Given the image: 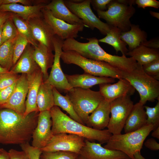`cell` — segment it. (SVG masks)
Segmentation results:
<instances>
[{
	"instance_id": "1",
	"label": "cell",
	"mask_w": 159,
	"mask_h": 159,
	"mask_svg": "<svg viewBox=\"0 0 159 159\" xmlns=\"http://www.w3.org/2000/svg\"><path fill=\"white\" fill-rule=\"evenodd\" d=\"M39 113L33 112L25 117L11 109L0 108V143L20 145L29 142Z\"/></svg>"
},
{
	"instance_id": "2",
	"label": "cell",
	"mask_w": 159,
	"mask_h": 159,
	"mask_svg": "<svg viewBox=\"0 0 159 159\" xmlns=\"http://www.w3.org/2000/svg\"><path fill=\"white\" fill-rule=\"evenodd\" d=\"M88 42H79L74 38L67 40L64 44L66 50H72L87 58L103 61L124 72H129L135 69L137 63L132 57H127L113 55L105 52L100 45L95 37L86 39Z\"/></svg>"
},
{
	"instance_id": "3",
	"label": "cell",
	"mask_w": 159,
	"mask_h": 159,
	"mask_svg": "<svg viewBox=\"0 0 159 159\" xmlns=\"http://www.w3.org/2000/svg\"><path fill=\"white\" fill-rule=\"evenodd\" d=\"M50 112L53 135L60 133L74 134L91 142L97 140L101 144L107 143L112 135L107 129L95 130L74 120L57 106L54 105Z\"/></svg>"
},
{
	"instance_id": "4",
	"label": "cell",
	"mask_w": 159,
	"mask_h": 159,
	"mask_svg": "<svg viewBox=\"0 0 159 159\" xmlns=\"http://www.w3.org/2000/svg\"><path fill=\"white\" fill-rule=\"evenodd\" d=\"M63 62L73 64L82 68L85 73L99 77L123 78V72L109 64L85 57L72 50L62 51L60 56Z\"/></svg>"
},
{
	"instance_id": "5",
	"label": "cell",
	"mask_w": 159,
	"mask_h": 159,
	"mask_svg": "<svg viewBox=\"0 0 159 159\" xmlns=\"http://www.w3.org/2000/svg\"><path fill=\"white\" fill-rule=\"evenodd\" d=\"M153 126L146 125L140 129L124 134L112 135L104 147L121 151L131 159L134 154L140 152L144 142L150 132L155 129Z\"/></svg>"
},
{
	"instance_id": "6",
	"label": "cell",
	"mask_w": 159,
	"mask_h": 159,
	"mask_svg": "<svg viewBox=\"0 0 159 159\" xmlns=\"http://www.w3.org/2000/svg\"><path fill=\"white\" fill-rule=\"evenodd\" d=\"M135 0H112L105 11H97L99 18L105 20L111 26L116 27L122 32L130 28V19L135 12L132 6Z\"/></svg>"
},
{
	"instance_id": "7",
	"label": "cell",
	"mask_w": 159,
	"mask_h": 159,
	"mask_svg": "<svg viewBox=\"0 0 159 159\" xmlns=\"http://www.w3.org/2000/svg\"><path fill=\"white\" fill-rule=\"evenodd\" d=\"M123 78L127 80L138 92L140 102L144 105L147 101L153 102L159 97V81L146 74L142 66L129 72H123Z\"/></svg>"
},
{
	"instance_id": "8",
	"label": "cell",
	"mask_w": 159,
	"mask_h": 159,
	"mask_svg": "<svg viewBox=\"0 0 159 159\" xmlns=\"http://www.w3.org/2000/svg\"><path fill=\"white\" fill-rule=\"evenodd\" d=\"M71 102L76 113L84 124L89 115L104 99L99 91L80 87L72 88L66 95Z\"/></svg>"
},
{
	"instance_id": "9",
	"label": "cell",
	"mask_w": 159,
	"mask_h": 159,
	"mask_svg": "<svg viewBox=\"0 0 159 159\" xmlns=\"http://www.w3.org/2000/svg\"><path fill=\"white\" fill-rule=\"evenodd\" d=\"M65 4L69 10L83 21L85 27L93 30L97 29L102 34L106 35L110 30L111 26L102 21L92 11L90 7L91 0L80 2L64 0Z\"/></svg>"
},
{
	"instance_id": "10",
	"label": "cell",
	"mask_w": 159,
	"mask_h": 159,
	"mask_svg": "<svg viewBox=\"0 0 159 159\" xmlns=\"http://www.w3.org/2000/svg\"><path fill=\"white\" fill-rule=\"evenodd\" d=\"M134 105L129 96L118 98L110 102L111 117L107 127L112 135L121 134Z\"/></svg>"
},
{
	"instance_id": "11",
	"label": "cell",
	"mask_w": 159,
	"mask_h": 159,
	"mask_svg": "<svg viewBox=\"0 0 159 159\" xmlns=\"http://www.w3.org/2000/svg\"><path fill=\"white\" fill-rule=\"evenodd\" d=\"M85 139L76 135L60 133L53 135L47 145L40 149L42 152H71L79 154L85 145Z\"/></svg>"
},
{
	"instance_id": "12",
	"label": "cell",
	"mask_w": 159,
	"mask_h": 159,
	"mask_svg": "<svg viewBox=\"0 0 159 159\" xmlns=\"http://www.w3.org/2000/svg\"><path fill=\"white\" fill-rule=\"evenodd\" d=\"M64 41L56 35L53 39L55 52L54 61L50 74L47 79L44 82L49 84L57 90L66 93L73 88L68 82L61 66L60 56L62 52Z\"/></svg>"
},
{
	"instance_id": "13",
	"label": "cell",
	"mask_w": 159,
	"mask_h": 159,
	"mask_svg": "<svg viewBox=\"0 0 159 159\" xmlns=\"http://www.w3.org/2000/svg\"><path fill=\"white\" fill-rule=\"evenodd\" d=\"M43 18L55 34L63 40L75 38L82 32L85 26L82 24H72L54 17L51 11L45 7L42 10Z\"/></svg>"
},
{
	"instance_id": "14",
	"label": "cell",
	"mask_w": 159,
	"mask_h": 159,
	"mask_svg": "<svg viewBox=\"0 0 159 159\" xmlns=\"http://www.w3.org/2000/svg\"><path fill=\"white\" fill-rule=\"evenodd\" d=\"M50 110L39 112L37 125L33 133L32 146L38 149L44 147L53 136Z\"/></svg>"
},
{
	"instance_id": "15",
	"label": "cell",
	"mask_w": 159,
	"mask_h": 159,
	"mask_svg": "<svg viewBox=\"0 0 159 159\" xmlns=\"http://www.w3.org/2000/svg\"><path fill=\"white\" fill-rule=\"evenodd\" d=\"M28 92L27 75L22 74L17 80L15 89L9 99L0 105V108L11 109L24 115L26 110L25 99Z\"/></svg>"
},
{
	"instance_id": "16",
	"label": "cell",
	"mask_w": 159,
	"mask_h": 159,
	"mask_svg": "<svg viewBox=\"0 0 159 159\" xmlns=\"http://www.w3.org/2000/svg\"><path fill=\"white\" fill-rule=\"evenodd\" d=\"M85 143L79 154L84 159H131L123 152L105 148L100 143L85 139Z\"/></svg>"
},
{
	"instance_id": "17",
	"label": "cell",
	"mask_w": 159,
	"mask_h": 159,
	"mask_svg": "<svg viewBox=\"0 0 159 159\" xmlns=\"http://www.w3.org/2000/svg\"><path fill=\"white\" fill-rule=\"evenodd\" d=\"M99 92L104 99L110 102L120 97L133 95L135 89L130 82L122 78L116 83H105L99 85Z\"/></svg>"
},
{
	"instance_id": "18",
	"label": "cell",
	"mask_w": 159,
	"mask_h": 159,
	"mask_svg": "<svg viewBox=\"0 0 159 159\" xmlns=\"http://www.w3.org/2000/svg\"><path fill=\"white\" fill-rule=\"evenodd\" d=\"M28 21L36 40L54 51L53 40L55 35L43 16L32 19Z\"/></svg>"
},
{
	"instance_id": "19",
	"label": "cell",
	"mask_w": 159,
	"mask_h": 159,
	"mask_svg": "<svg viewBox=\"0 0 159 159\" xmlns=\"http://www.w3.org/2000/svg\"><path fill=\"white\" fill-rule=\"evenodd\" d=\"M26 75L28 92L25 102V117L33 112H39L37 105V97L39 86L43 82V74L40 69L32 74Z\"/></svg>"
},
{
	"instance_id": "20",
	"label": "cell",
	"mask_w": 159,
	"mask_h": 159,
	"mask_svg": "<svg viewBox=\"0 0 159 159\" xmlns=\"http://www.w3.org/2000/svg\"><path fill=\"white\" fill-rule=\"evenodd\" d=\"M47 2L44 1L34 6H25L19 4H3L0 7V12L13 13L28 21L32 19L43 16L42 10L47 4Z\"/></svg>"
},
{
	"instance_id": "21",
	"label": "cell",
	"mask_w": 159,
	"mask_h": 159,
	"mask_svg": "<svg viewBox=\"0 0 159 159\" xmlns=\"http://www.w3.org/2000/svg\"><path fill=\"white\" fill-rule=\"evenodd\" d=\"M110 113V102L105 99L88 117L86 126L98 130H102L108 125Z\"/></svg>"
},
{
	"instance_id": "22",
	"label": "cell",
	"mask_w": 159,
	"mask_h": 159,
	"mask_svg": "<svg viewBox=\"0 0 159 159\" xmlns=\"http://www.w3.org/2000/svg\"><path fill=\"white\" fill-rule=\"evenodd\" d=\"M65 74L68 82L72 88L89 89L95 85L112 83L115 81V79L114 78L97 77L85 73L81 74Z\"/></svg>"
},
{
	"instance_id": "23",
	"label": "cell",
	"mask_w": 159,
	"mask_h": 159,
	"mask_svg": "<svg viewBox=\"0 0 159 159\" xmlns=\"http://www.w3.org/2000/svg\"><path fill=\"white\" fill-rule=\"evenodd\" d=\"M45 7L55 17L72 24H84L82 21L73 14L64 4V0H53Z\"/></svg>"
},
{
	"instance_id": "24",
	"label": "cell",
	"mask_w": 159,
	"mask_h": 159,
	"mask_svg": "<svg viewBox=\"0 0 159 159\" xmlns=\"http://www.w3.org/2000/svg\"><path fill=\"white\" fill-rule=\"evenodd\" d=\"M34 50L31 44L29 43L18 61L10 71L14 74H29L40 69L33 58Z\"/></svg>"
},
{
	"instance_id": "25",
	"label": "cell",
	"mask_w": 159,
	"mask_h": 159,
	"mask_svg": "<svg viewBox=\"0 0 159 159\" xmlns=\"http://www.w3.org/2000/svg\"><path fill=\"white\" fill-rule=\"evenodd\" d=\"M144 108V105L139 102L134 105L123 128L125 133L137 130L147 125V115Z\"/></svg>"
},
{
	"instance_id": "26",
	"label": "cell",
	"mask_w": 159,
	"mask_h": 159,
	"mask_svg": "<svg viewBox=\"0 0 159 159\" xmlns=\"http://www.w3.org/2000/svg\"><path fill=\"white\" fill-rule=\"evenodd\" d=\"M52 51L45 45L39 43L33 52V58L43 74L44 82L48 78V69L52 67L54 62V55Z\"/></svg>"
},
{
	"instance_id": "27",
	"label": "cell",
	"mask_w": 159,
	"mask_h": 159,
	"mask_svg": "<svg viewBox=\"0 0 159 159\" xmlns=\"http://www.w3.org/2000/svg\"><path fill=\"white\" fill-rule=\"evenodd\" d=\"M147 34L142 30L138 25L131 24L130 30L121 32V39L128 46L129 51H131L139 46L140 44L147 40Z\"/></svg>"
},
{
	"instance_id": "28",
	"label": "cell",
	"mask_w": 159,
	"mask_h": 159,
	"mask_svg": "<svg viewBox=\"0 0 159 159\" xmlns=\"http://www.w3.org/2000/svg\"><path fill=\"white\" fill-rule=\"evenodd\" d=\"M133 58L142 66L155 60L159 59V49L150 48L140 44L126 54Z\"/></svg>"
},
{
	"instance_id": "29",
	"label": "cell",
	"mask_w": 159,
	"mask_h": 159,
	"mask_svg": "<svg viewBox=\"0 0 159 159\" xmlns=\"http://www.w3.org/2000/svg\"><path fill=\"white\" fill-rule=\"evenodd\" d=\"M53 88L51 85L44 81L40 85L37 100L39 112L50 110L54 106Z\"/></svg>"
},
{
	"instance_id": "30",
	"label": "cell",
	"mask_w": 159,
	"mask_h": 159,
	"mask_svg": "<svg viewBox=\"0 0 159 159\" xmlns=\"http://www.w3.org/2000/svg\"><path fill=\"white\" fill-rule=\"evenodd\" d=\"M121 32L118 28L111 26L110 30L106 36L98 39V42L110 45L114 48L117 54L120 52L122 55L126 56L129 50L126 47L127 44L120 38V34Z\"/></svg>"
},
{
	"instance_id": "31",
	"label": "cell",
	"mask_w": 159,
	"mask_h": 159,
	"mask_svg": "<svg viewBox=\"0 0 159 159\" xmlns=\"http://www.w3.org/2000/svg\"><path fill=\"white\" fill-rule=\"evenodd\" d=\"M16 36L4 42L0 46V65L9 71L13 65L14 47Z\"/></svg>"
},
{
	"instance_id": "32",
	"label": "cell",
	"mask_w": 159,
	"mask_h": 159,
	"mask_svg": "<svg viewBox=\"0 0 159 159\" xmlns=\"http://www.w3.org/2000/svg\"><path fill=\"white\" fill-rule=\"evenodd\" d=\"M54 105L61 107L69 115V117L74 120L83 125L82 121L74 111L73 105L68 98L62 95L55 88L53 87Z\"/></svg>"
},
{
	"instance_id": "33",
	"label": "cell",
	"mask_w": 159,
	"mask_h": 159,
	"mask_svg": "<svg viewBox=\"0 0 159 159\" xmlns=\"http://www.w3.org/2000/svg\"><path fill=\"white\" fill-rule=\"evenodd\" d=\"M11 18L18 32L25 37L34 48L37 47L39 43L33 36L29 21L13 13Z\"/></svg>"
},
{
	"instance_id": "34",
	"label": "cell",
	"mask_w": 159,
	"mask_h": 159,
	"mask_svg": "<svg viewBox=\"0 0 159 159\" xmlns=\"http://www.w3.org/2000/svg\"><path fill=\"white\" fill-rule=\"evenodd\" d=\"M29 43L27 39L18 33L14 45L13 65L16 64Z\"/></svg>"
},
{
	"instance_id": "35",
	"label": "cell",
	"mask_w": 159,
	"mask_h": 159,
	"mask_svg": "<svg viewBox=\"0 0 159 159\" xmlns=\"http://www.w3.org/2000/svg\"><path fill=\"white\" fill-rule=\"evenodd\" d=\"M147 116V125L153 126L155 129L159 126V99L156 105L153 107L144 106Z\"/></svg>"
},
{
	"instance_id": "36",
	"label": "cell",
	"mask_w": 159,
	"mask_h": 159,
	"mask_svg": "<svg viewBox=\"0 0 159 159\" xmlns=\"http://www.w3.org/2000/svg\"><path fill=\"white\" fill-rule=\"evenodd\" d=\"M79 154L69 151L42 152L40 159H77Z\"/></svg>"
},
{
	"instance_id": "37",
	"label": "cell",
	"mask_w": 159,
	"mask_h": 159,
	"mask_svg": "<svg viewBox=\"0 0 159 159\" xmlns=\"http://www.w3.org/2000/svg\"><path fill=\"white\" fill-rule=\"evenodd\" d=\"M11 17L8 19L3 26L2 37L3 43L16 36L18 33Z\"/></svg>"
},
{
	"instance_id": "38",
	"label": "cell",
	"mask_w": 159,
	"mask_h": 159,
	"mask_svg": "<svg viewBox=\"0 0 159 159\" xmlns=\"http://www.w3.org/2000/svg\"><path fill=\"white\" fill-rule=\"evenodd\" d=\"M144 72L155 79L159 80V59L155 60L142 66Z\"/></svg>"
},
{
	"instance_id": "39",
	"label": "cell",
	"mask_w": 159,
	"mask_h": 159,
	"mask_svg": "<svg viewBox=\"0 0 159 159\" xmlns=\"http://www.w3.org/2000/svg\"><path fill=\"white\" fill-rule=\"evenodd\" d=\"M20 76L10 71L0 75V91L11 85L18 80Z\"/></svg>"
},
{
	"instance_id": "40",
	"label": "cell",
	"mask_w": 159,
	"mask_h": 159,
	"mask_svg": "<svg viewBox=\"0 0 159 159\" xmlns=\"http://www.w3.org/2000/svg\"><path fill=\"white\" fill-rule=\"evenodd\" d=\"M23 151L25 152L29 159H40L42 152L40 149L30 145L29 142L20 145Z\"/></svg>"
},
{
	"instance_id": "41",
	"label": "cell",
	"mask_w": 159,
	"mask_h": 159,
	"mask_svg": "<svg viewBox=\"0 0 159 159\" xmlns=\"http://www.w3.org/2000/svg\"><path fill=\"white\" fill-rule=\"evenodd\" d=\"M16 82L0 91V105L6 102L9 99L15 89Z\"/></svg>"
},
{
	"instance_id": "42",
	"label": "cell",
	"mask_w": 159,
	"mask_h": 159,
	"mask_svg": "<svg viewBox=\"0 0 159 159\" xmlns=\"http://www.w3.org/2000/svg\"><path fill=\"white\" fill-rule=\"evenodd\" d=\"M112 0H91V4L96 11H105Z\"/></svg>"
},
{
	"instance_id": "43",
	"label": "cell",
	"mask_w": 159,
	"mask_h": 159,
	"mask_svg": "<svg viewBox=\"0 0 159 159\" xmlns=\"http://www.w3.org/2000/svg\"><path fill=\"white\" fill-rule=\"evenodd\" d=\"M135 4L138 8L145 9L146 7H153L156 9L159 7V2L156 0H136Z\"/></svg>"
},
{
	"instance_id": "44",
	"label": "cell",
	"mask_w": 159,
	"mask_h": 159,
	"mask_svg": "<svg viewBox=\"0 0 159 159\" xmlns=\"http://www.w3.org/2000/svg\"><path fill=\"white\" fill-rule=\"evenodd\" d=\"M8 152L10 159H29L27 154L23 150L19 151L11 149Z\"/></svg>"
},
{
	"instance_id": "45",
	"label": "cell",
	"mask_w": 159,
	"mask_h": 159,
	"mask_svg": "<svg viewBox=\"0 0 159 159\" xmlns=\"http://www.w3.org/2000/svg\"><path fill=\"white\" fill-rule=\"evenodd\" d=\"M140 44L150 48L159 49V39L157 38H155L147 40L141 43Z\"/></svg>"
},
{
	"instance_id": "46",
	"label": "cell",
	"mask_w": 159,
	"mask_h": 159,
	"mask_svg": "<svg viewBox=\"0 0 159 159\" xmlns=\"http://www.w3.org/2000/svg\"><path fill=\"white\" fill-rule=\"evenodd\" d=\"M145 146L152 150H158L159 149V144L153 138L147 139L144 143Z\"/></svg>"
},
{
	"instance_id": "47",
	"label": "cell",
	"mask_w": 159,
	"mask_h": 159,
	"mask_svg": "<svg viewBox=\"0 0 159 159\" xmlns=\"http://www.w3.org/2000/svg\"><path fill=\"white\" fill-rule=\"evenodd\" d=\"M19 3L25 6H31V1L29 0H2V5Z\"/></svg>"
},
{
	"instance_id": "48",
	"label": "cell",
	"mask_w": 159,
	"mask_h": 159,
	"mask_svg": "<svg viewBox=\"0 0 159 159\" xmlns=\"http://www.w3.org/2000/svg\"><path fill=\"white\" fill-rule=\"evenodd\" d=\"M12 14V13L10 12H0V27L8 19L11 17Z\"/></svg>"
},
{
	"instance_id": "49",
	"label": "cell",
	"mask_w": 159,
	"mask_h": 159,
	"mask_svg": "<svg viewBox=\"0 0 159 159\" xmlns=\"http://www.w3.org/2000/svg\"><path fill=\"white\" fill-rule=\"evenodd\" d=\"M0 159H10L9 152L3 148H1Z\"/></svg>"
},
{
	"instance_id": "50",
	"label": "cell",
	"mask_w": 159,
	"mask_h": 159,
	"mask_svg": "<svg viewBox=\"0 0 159 159\" xmlns=\"http://www.w3.org/2000/svg\"><path fill=\"white\" fill-rule=\"evenodd\" d=\"M151 135L153 137L159 139V126L153 130L151 134Z\"/></svg>"
},
{
	"instance_id": "51",
	"label": "cell",
	"mask_w": 159,
	"mask_h": 159,
	"mask_svg": "<svg viewBox=\"0 0 159 159\" xmlns=\"http://www.w3.org/2000/svg\"><path fill=\"white\" fill-rule=\"evenodd\" d=\"M135 159H146L141 154L140 152H137L134 155Z\"/></svg>"
},
{
	"instance_id": "52",
	"label": "cell",
	"mask_w": 159,
	"mask_h": 159,
	"mask_svg": "<svg viewBox=\"0 0 159 159\" xmlns=\"http://www.w3.org/2000/svg\"><path fill=\"white\" fill-rule=\"evenodd\" d=\"M150 14L152 16L155 17L157 19H159V13L154 12L152 11H150Z\"/></svg>"
},
{
	"instance_id": "53",
	"label": "cell",
	"mask_w": 159,
	"mask_h": 159,
	"mask_svg": "<svg viewBox=\"0 0 159 159\" xmlns=\"http://www.w3.org/2000/svg\"><path fill=\"white\" fill-rule=\"evenodd\" d=\"M9 71L6 69L2 67L0 65V75L3 73L7 72Z\"/></svg>"
},
{
	"instance_id": "54",
	"label": "cell",
	"mask_w": 159,
	"mask_h": 159,
	"mask_svg": "<svg viewBox=\"0 0 159 159\" xmlns=\"http://www.w3.org/2000/svg\"><path fill=\"white\" fill-rule=\"evenodd\" d=\"M3 25L0 27V46L3 43L2 37V32Z\"/></svg>"
},
{
	"instance_id": "55",
	"label": "cell",
	"mask_w": 159,
	"mask_h": 159,
	"mask_svg": "<svg viewBox=\"0 0 159 159\" xmlns=\"http://www.w3.org/2000/svg\"><path fill=\"white\" fill-rule=\"evenodd\" d=\"M77 159H84L79 155Z\"/></svg>"
},
{
	"instance_id": "56",
	"label": "cell",
	"mask_w": 159,
	"mask_h": 159,
	"mask_svg": "<svg viewBox=\"0 0 159 159\" xmlns=\"http://www.w3.org/2000/svg\"><path fill=\"white\" fill-rule=\"evenodd\" d=\"M2 5V0H0V7Z\"/></svg>"
},
{
	"instance_id": "57",
	"label": "cell",
	"mask_w": 159,
	"mask_h": 159,
	"mask_svg": "<svg viewBox=\"0 0 159 159\" xmlns=\"http://www.w3.org/2000/svg\"><path fill=\"white\" fill-rule=\"evenodd\" d=\"M0 150H1V148H0Z\"/></svg>"
}]
</instances>
